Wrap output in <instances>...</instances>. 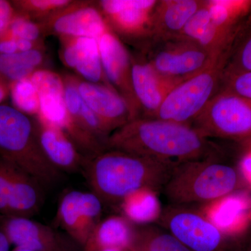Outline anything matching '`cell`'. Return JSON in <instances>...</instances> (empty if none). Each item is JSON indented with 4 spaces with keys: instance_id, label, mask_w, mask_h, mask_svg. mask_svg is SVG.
Here are the masks:
<instances>
[{
    "instance_id": "cell-1",
    "label": "cell",
    "mask_w": 251,
    "mask_h": 251,
    "mask_svg": "<svg viewBox=\"0 0 251 251\" xmlns=\"http://www.w3.org/2000/svg\"><path fill=\"white\" fill-rule=\"evenodd\" d=\"M107 150L175 164L220 158L219 148L191 126L143 117L114 130Z\"/></svg>"
},
{
    "instance_id": "cell-2",
    "label": "cell",
    "mask_w": 251,
    "mask_h": 251,
    "mask_svg": "<svg viewBox=\"0 0 251 251\" xmlns=\"http://www.w3.org/2000/svg\"><path fill=\"white\" fill-rule=\"evenodd\" d=\"M178 164L106 150L86 157L87 182L103 203L120 205L127 196L142 189L162 191Z\"/></svg>"
},
{
    "instance_id": "cell-3",
    "label": "cell",
    "mask_w": 251,
    "mask_h": 251,
    "mask_svg": "<svg viewBox=\"0 0 251 251\" xmlns=\"http://www.w3.org/2000/svg\"><path fill=\"white\" fill-rule=\"evenodd\" d=\"M0 158L31 175L44 188L54 186L62 176L41 150L36 120L4 103L0 104Z\"/></svg>"
},
{
    "instance_id": "cell-4",
    "label": "cell",
    "mask_w": 251,
    "mask_h": 251,
    "mask_svg": "<svg viewBox=\"0 0 251 251\" xmlns=\"http://www.w3.org/2000/svg\"><path fill=\"white\" fill-rule=\"evenodd\" d=\"M239 186L237 170L214 158L176 165L162 191L171 204L184 206L214 202Z\"/></svg>"
},
{
    "instance_id": "cell-5",
    "label": "cell",
    "mask_w": 251,
    "mask_h": 251,
    "mask_svg": "<svg viewBox=\"0 0 251 251\" xmlns=\"http://www.w3.org/2000/svg\"><path fill=\"white\" fill-rule=\"evenodd\" d=\"M147 61L158 74L176 84L196 76L221 58L184 38L152 39Z\"/></svg>"
},
{
    "instance_id": "cell-6",
    "label": "cell",
    "mask_w": 251,
    "mask_h": 251,
    "mask_svg": "<svg viewBox=\"0 0 251 251\" xmlns=\"http://www.w3.org/2000/svg\"><path fill=\"white\" fill-rule=\"evenodd\" d=\"M222 63H216L181 82L167 96L152 118L191 126L218 94L223 81Z\"/></svg>"
},
{
    "instance_id": "cell-7",
    "label": "cell",
    "mask_w": 251,
    "mask_h": 251,
    "mask_svg": "<svg viewBox=\"0 0 251 251\" xmlns=\"http://www.w3.org/2000/svg\"><path fill=\"white\" fill-rule=\"evenodd\" d=\"M207 138L251 136V100L223 90L191 125Z\"/></svg>"
},
{
    "instance_id": "cell-8",
    "label": "cell",
    "mask_w": 251,
    "mask_h": 251,
    "mask_svg": "<svg viewBox=\"0 0 251 251\" xmlns=\"http://www.w3.org/2000/svg\"><path fill=\"white\" fill-rule=\"evenodd\" d=\"M191 251H227L224 234L205 216L184 205L167 206L156 221Z\"/></svg>"
},
{
    "instance_id": "cell-9",
    "label": "cell",
    "mask_w": 251,
    "mask_h": 251,
    "mask_svg": "<svg viewBox=\"0 0 251 251\" xmlns=\"http://www.w3.org/2000/svg\"><path fill=\"white\" fill-rule=\"evenodd\" d=\"M44 202V188L39 181L0 158V215L31 218Z\"/></svg>"
},
{
    "instance_id": "cell-10",
    "label": "cell",
    "mask_w": 251,
    "mask_h": 251,
    "mask_svg": "<svg viewBox=\"0 0 251 251\" xmlns=\"http://www.w3.org/2000/svg\"><path fill=\"white\" fill-rule=\"evenodd\" d=\"M103 204L93 192L69 191L59 200L57 222L74 242L83 247L101 220Z\"/></svg>"
},
{
    "instance_id": "cell-11",
    "label": "cell",
    "mask_w": 251,
    "mask_h": 251,
    "mask_svg": "<svg viewBox=\"0 0 251 251\" xmlns=\"http://www.w3.org/2000/svg\"><path fill=\"white\" fill-rule=\"evenodd\" d=\"M157 3L155 0H103L99 1L98 9L122 36L151 40Z\"/></svg>"
},
{
    "instance_id": "cell-12",
    "label": "cell",
    "mask_w": 251,
    "mask_h": 251,
    "mask_svg": "<svg viewBox=\"0 0 251 251\" xmlns=\"http://www.w3.org/2000/svg\"><path fill=\"white\" fill-rule=\"evenodd\" d=\"M104 76L114 90L126 100L135 118L139 116L130 81L131 59L126 49L109 28L98 39Z\"/></svg>"
},
{
    "instance_id": "cell-13",
    "label": "cell",
    "mask_w": 251,
    "mask_h": 251,
    "mask_svg": "<svg viewBox=\"0 0 251 251\" xmlns=\"http://www.w3.org/2000/svg\"><path fill=\"white\" fill-rule=\"evenodd\" d=\"M75 82L81 98L100 119L110 134L135 119L126 100L112 87L76 79Z\"/></svg>"
},
{
    "instance_id": "cell-14",
    "label": "cell",
    "mask_w": 251,
    "mask_h": 251,
    "mask_svg": "<svg viewBox=\"0 0 251 251\" xmlns=\"http://www.w3.org/2000/svg\"><path fill=\"white\" fill-rule=\"evenodd\" d=\"M130 81L138 112L140 109L143 111L140 117L143 118H152L168 94L177 85L158 74L146 59H131Z\"/></svg>"
},
{
    "instance_id": "cell-15",
    "label": "cell",
    "mask_w": 251,
    "mask_h": 251,
    "mask_svg": "<svg viewBox=\"0 0 251 251\" xmlns=\"http://www.w3.org/2000/svg\"><path fill=\"white\" fill-rule=\"evenodd\" d=\"M45 25L47 30L69 39L89 37L98 40L108 29L98 8L88 4H72L49 18Z\"/></svg>"
},
{
    "instance_id": "cell-16",
    "label": "cell",
    "mask_w": 251,
    "mask_h": 251,
    "mask_svg": "<svg viewBox=\"0 0 251 251\" xmlns=\"http://www.w3.org/2000/svg\"><path fill=\"white\" fill-rule=\"evenodd\" d=\"M0 228L11 244L33 251H65L64 242L49 226L31 218L0 215Z\"/></svg>"
},
{
    "instance_id": "cell-17",
    "label": "cell",
    "mask_w": 251,
    "mask_h": 251,
    "mask_svg": "<svg viewBox=\"0 0 251 251\" xmlns=\"http://www.w3.org/2000/svg\"><path fill=\"white\" fill-rule=\"evenodd\" d=\"M29 78L39 96L40 108L38 119L67 133L72 122L64 100V80L49 70H36Z\"/></svg>"
},
{
    "instance_id": "cell-18",
    "label": "cell",
    "mask_w": 251,
    "mask_h": 251,
    "mask_svg": "<svg viewBox=\"0 0 251 251\" xmlns=\"http://www.w3.org/2000/svg\"><path fill=\"white\" fill-rule=\"evenodd\" d=\"M36 121L39 144L48 161L62 173L83 169L86 156L67 133L39 119Z\"/></svg>"
},
{
    "instance_id": "cell-19",
    "label": "cell",
    "mask_w": 251,
    "mask_h": 251,
    "mask_svg": "<svg viewBox=\"0 0 251 251\" xmlns=\"http://www.w3.org/2000/svg\"><path fill=\"white\" fill-rule=\"evenodd\" d=\"M204 2L197 0L158 1L153 14L151 40L180 36L186 25Z\"/></svg>"
},
{
    "instance_id": "cell-20",
    "label": "cell",
    "mask_w": 251,
    "mask_h": 251,
    "mask_svg": "<svg viewBox=\"0 0 251 251\" xmlns=\"http://www.w3.org/2000/svg\"><path fill=\"white\" fill-rule=\"evenodd\" d=\"M62 59L85 81L102 84L104 76L98 40L93 38H72L62 50Z\"/></svg>"
},
{
    "instance_id": "cell-21",
    "label": "cell",
    "mask_w": 251,
    "mask_h": 251,
    "mask_svg": "<svg viewBox=\"0 0 251 251\" xmlns=\"http://www.w3.org/2000/svg\"><path fill=\"white\" fill-rule=\"evenodd\" d=\"M135 227L123 216H111L100 220L83 247V251L114 249L130 250L134 239Z\"/></svg>"
},
{
    "instance_id": "cell-22",
    "label": "cell",
    "mask_w": 251,
    "mask_h": 251,
    "mask_svg": "<svg viewBox=\"0 0 251 251\" xmlns=\"http://www.w3.org/2000/svg\"><path fill=\"white\" fill-rule=\"evenodd\" d=\"M223 81L251 72V16L243 24L222 59Z\"/></svg>"
},
{
    "instance_id": "cell-23",
    "label": "cell",
    "mask_w": 251,
    "mask_h": 251,
    "mask_svg": "<svg viewBox=\"0 0 251 251\" xmlns=\"http://www.w3.org/2000/svg\"><path fill=\"white\" fill-rule=\"evenodd\" d=\"M119 206L122 216L131 224L143 226L156 221L162 210L156 193L148 189L132 193Z\"/></svg>"
},
{
    "instance_id": "cell-24",
    "label": "cell",
    "mask_w": 251,
    "mask_h": 251,
    "mask_svg": "<svg viewBox=\"0 0 251 251\" xmlns=\"http://www.w3.org/2000/svg\"><path fill=\"white\" fill-rule=\"evenodd\" d=\"M44 62V54L37 49L13 54H0V80L11 83L28 78Z\"/></svg>"
},
{
    "instance_id": "cell-25",
    "label": "cell",
    "mask_w": 251,
    "mask_h": 251,
    "mask_svg": "<svg viewBox=\"0 0 251 251\" xmlns=\"http://www.w3.org/2000/svg\"><path fill=\"white\" fill-rule=\"evenodd\" d=\"M210 203L204 212L206 219L224 234L235 230L247 207L242 198L229 195Z\"/></svg>"
},
{
    "instance_id": "cell-26",
    "label": "cell",
    "mask_w": 251,
    "mask_h": 251,
    "mask_svg": "<svg viewBox=\"0 0 251 251\" xmlns=\"http://www.w3.org/2000/svg\"><path fill=\"white\" fill-rule=\"evenodd\" d=\"M133 251H191L166 229L154 226L135 228Z\"/></svg>"
},
{
    "instance_id": "cell-27",
    "label": "cell",
    "mask_w": 251,
    "mask_h": 251,
    "mask_svg": "<svg viewBox=\"0 0 251 251\" xmlns=\"http://www.w3.org/2000/svg\"><path fill=\"white\" fill-rule=\"evenodd\" d=\"M12 2L15 7L26 16L46 20L73 4V1L68 0H27Z\"/></svg>"
},
{
    "instance_id": "cell-28",
    "label": "cell",
    "mask_w": 251,
    "mask_h": 251,
    "mask_svg": "<svg viewBox=\"0 0 251 251\" xmlns=\"http://www.w3.org/2000/svg\"><path fill=\"white\" fill-rule=\"evenodd\" d=\"M11 93L16 108L27 115H39V96L29 77L13 83Z\"/></svg>"
},
{
    "instance_id": "cell-29",
    "label": "cell",
    "mask_w": 251,
    "mask_h": 251,
    "mask_svg": "<svg viewBox=\"0 0 251 251\" xmlns=\"http://www.w3.org/2000/svg\"><path fill=\"white\" fill-rule=\"evenodd\" d=\"M10 30L17 39L37 41L40 38L42 27L27 17L14 18L9 25Z\"/></svg>"
},
{
    "instance_id": "cell-30",
    "label": "cell",
    "mask_w": 251,
    "mask_h": 251,
    "mask_svg": "<svg viewBox=\"0 0 251 251\" xmlns=\"http://www.w3.org/2000/svg\"><path fill=\"white\" fill-rule=\"evenodd\" d=\"M226 81L225 91L251 100V72L234 75Z\"/></svg>"
},
{
    "instance_id": "cell-31",
    "label": "cell",
    "mask_w": 251,
    "mask_h": 251,
    "mask_svg": "<svg viewBox=\"0 0 251 251\" xmlns=\"http://www.w3.org/2000/svg\"><path fill=\"white\" fill-rule=\"evenodd\" d=\"M14 8L11 3L6 1H0V33L3 32L9 27L11 21Z\"/></svg>"
},
{
    "instance_id": "cell-32",
    "label": "cell",
    "mask_w": 251,
    "mask_h": 251,
    "mask_svg": "<svg viewBox=\"0 0 251 251\" xmlns=\"http://www.w3.org/2000/svg\"><path fill=\"white\" fill-rule=\"evenodd\" d=\"M227 251H251V235L246 236L227 247Z\"/></svg>"
},
{
    "instance_id": "cell-33",
    "label": "cell",
    "mask_w": 251,
    "mask_h": 251,
    "mask_svg": "<svg viewBox=\"0 0 251 251\" xmlns=\"http://www.w3.org/2000/svg\"><path fill=\"white\" fill-rule=\"evenodd\" d=\"M18 52L16 39L0 41V54H13Z\"/></svg>"
},
{
    "instance_id": "cell-34",
    "label": "cell",
    "mask_w": 251,
    "mask_h": 251,
    "mask_svg": "<svg viewBox=\"0 0 251 251\" xmlns=\"http://www.w3.org/2000/svg\"><path fill=\"white\" fill-rule=\"evenodd\" d=\"M241 172L251 186V151L243 158L241 163Z\"/></svg>"
},
{
    "instance_id": "cell-35",
    "label": "cell",
    "mask_w": 251,
    "mask_h": 251,
    "mask_svg": "<svg viewBox=\"0 0 251 251\" xmlns=\"http://www.w3.org/2000/svg\"><path fill=\"white\" fill-rule=\"evenodd\" d=\"M18 52H27L34 49V42L27 39H16Z\"/></svg>"
},
{
    "instance_id": "cell-36",
    "label": "cell",
    "mask_w": 251,
    "mask_h": 251,
    "mask_svg": "<svg viewBox=\"0 0 251 251\" xmlns=\"http://www.w3.org/2000/svg\"><path fill=\"white\" fill-rule=\"evenodd\" d=\"M9 85L0 80V104H3L10 92Z\"/></svg>"
},
{
    "instance_id": "cell-37",
    "label": "cell",
    "mask_w": 251,
    "mask_h": 251,
    "mask_svg": "<svg viewBox=\"0 0 251 251\" xmlns=\"http://www.w3.org/2000/svg\"><path fill=\"white\" fill-rule=\"evenodd\" d=\"M10 246L11 243L2 229L0 228V251H9Z\"/></svg>"
},
{
    "instance_id": "cell-38",
    "label": "cell",
    "mask_w": 251,
    "mask_h": 251,
    "mask_svg": "<svg viewBox=\"0 0 251 251\" xmlns=\"http://www.w3.org/2000/svg\"><path fill=\"white\" fill-rule=\"evenodd\" d=\"M13 251H33L28 250V249H21V248L16 247V248H15L14 250Z\"/></svg>"
},
{
    "instance_id": "cell-39",
    "label": "cell",
    "mask_w": 251,
    "mask_h": 251,
    "mask_svg": "<svg viewBox=\"0 0 251 251\" xmlns=\"http://www.w3.org/2000/svg\"><path fill=\"white\" fill-rule=\"evenodd\" d=\"M99 251H125L118 250V249H103V250H100Z\"/></svg>"
},
{
    "instance_id": "cell-40",
    "label": "cell",
    "mask_w": 251,
    "mask_h": 251,
    "mask_svg": "<svg viewBox=\"0 0 251 251\" xmlns=\"http://www.w3.org/2000/svg\"><path fill=\"white\" fill-rule=\"evenodd\" d=\"M132 251V250H126V251Z\"/></svg>"
},
{
    "instance_id": "cell-41",
    "label": "cell",
    "mask_w": 251,
    "mask_h": 251,
    "mask_svg": "<svg viewBox=\"0 0 251 251\" xmlns=\"http://www.w3.org/2000/svg\"><path fill=\"white\" fill-rule=\"evenodd\" d=\"M67 251V250H65V251Z\"/></svg>"
}]
</instances>
